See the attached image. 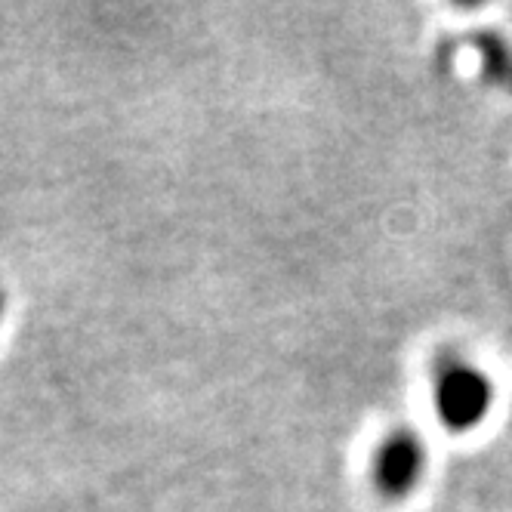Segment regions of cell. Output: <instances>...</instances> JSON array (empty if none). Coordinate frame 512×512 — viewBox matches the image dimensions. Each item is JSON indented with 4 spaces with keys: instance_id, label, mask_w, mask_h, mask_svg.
<instances>
[{
    "instance_id": "1",
    "label": "cell",
    "mask_w": 512,
    "mask_h": 512,
    "mask_svg": "<svg viewBox=\"0 0 512 512\" xmlns=\"http://www.w3.org/2000/svg\"><path fill=\"white\" fill-rule=\"evenodd\" d=\"M491 408V383L463 361H448L435 380V411L451 432L479 426Z\"/></svg>"
},
{
    "instance_id": "2",
    "label": "cell",
    "mask_w": 512,
    "mask_h": 512,
    "mask_svg": "<svg viewBox=\"0 0 512 512\" xmlns=\"http://www.w3.org/2000/svg\"><path fill=\"white\" fill-rule=\"evenodd\" d=\"M423 466H426V451L420 445V438L408 429L392 432L374 457L377 491L392 500L411 494V488L420 482Z\"/></svg>"
},
{
    "instance_id": "4",
    "label": "cell",
    "mask_w": 512,
    "mask_h": 512,
    "mask_svg": "<svg viewBox=\"0 0 512 512\" xmlns=\"http://www.w3.org/2000/svg\"><path fill=\"white\" fill-rule=\"evenodd\" d=\"M0 312H4V294H0Z\"/></svg>"
},
{
    "instance_id": "3",
    "label": "cell",
    "mask_w": 512,
    "mask_h": 512,
    "mask_svg": "<svg viewBox=\"0 0 512 512\" xmlns=\"http://www.w3.org/2000/svg\"><path fill=\"white\" fill-rule=\"evenodd\" d=\"M475 44H479V50H482L488 78L512 90V50L506 47V41L497 38V34H479Z\"/></svg>"
}]
</instances>
